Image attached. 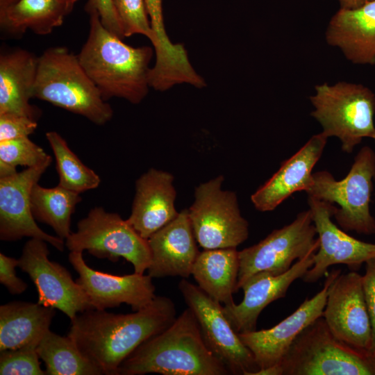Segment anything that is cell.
Returning a JSON list of instances; mask_svg holds the SVG:
<instances>
[{
    "instance_id": "6da1fadb",
    "label": "cell",
    "mask_w": 375,
    "mask_h": 375,
    "mask_svg": "<svg viewBox=\"0 0 375 375\" xmlns=\"http://www.w3.org/2000/svg\"><path fill=\"white\" fill-rule=\"evenodd\" d=\"M172 300L156 296L128 314L90 309L71 321L68 336L80 351L106 375H118L122 362L141 344L169 327L176 318Z\"/></svg>"
},
{
    "instance_id": "7a4b0ae2",
    "label": "cell",
    "mask_w": 375,
    "mask_h": 375,
    "mask_svg": "<svg viewBox=\"0 0 375 375\" xmlns=\"http://www.w3.org/2000/svg\"><path fill=\"white\" fill-rule=\"evenodd\" d=\"M89 15L88 37L77 55L81 66L105 101L117 97L140 103L150 88L153 48L125 44L103 26L97 12Z\"/></svg>"
},
{
    "instance_id": "3957f363",
    "label": "cell",
    "mask_w": 375,
    "mask_h": 375,
    "mask_svg": "<svg viewBox=\"0 0 375 375\" xmlns=\"http://www.w3.org/2000/svg\"><path fill=\"white\" fill-rule=\"evenodd\" d=\"M227 375L226 366L206 344L188 307L161 333L141 344L120 365L118 375Z\"/></svg>"
},
{
    "instance_id": "277c9868",
    "label": "cell",
    "mask_w": 375,
    "mask_h": 375,
    "mask_svg": "<svg viewBox=\"0 0 375 375\" xmlns=\"http://www.w3.org/2000/svg\"><path fill=\"white\" fill-rule=\"evenodd\" d=\"M254 375H375V356L340 341L320 317L299 333L278 365Z\"/></svg>"
},
{
    "instance_id": "5b68a950",
    "label": "cell",
    "mask_w": 375,
    "mask_h": 375,
    "mask_svg": "<svg viewBox=\"0 0 375 375\" xmlns=\"http://www.w3.org/2000/svg\"><path fill=\"white\" fill-rule=\"evenodd\" d=\"M33 98L45 101L103 125L113 115L78 56L65 47H50L38 57Z\"/></svg>"
},
{
    "instance_id": "8992f818",
    "label": "cell",
    "mask_w": 375,
    "mask_h": 375,
    "mask_svg": "<svg viewBox=\"0 0 375 375\" xmlns=\"http://www.w3.org/2000/svg\"><path fill=\"white\" fill-rule=\"evenodd\" d=\"M310 97L311 112L328 138L336 137L343 151L350 153L363 138L375 134V95L367 87L345 81L324 83Z\"/></svg>"
},
{
    "instance_id": "52a82bcc",
    "label": "cell",
    "mask_w": 375,
    "mask_h": 375,
    "mask_svg": "<svg viewBox=\"0 0 375 375\" xmlns=\"http://www.w3.org/2000/svg\"><path fill=\"white\" fill-rule=\"evenodd\" d=\"M375 178V152L368 146L361 148L342 180L337 181L327 171L312 174V183L306 192L308 197L336 204L333 216L344 231L375 234V219L369 203Z\"/></svg>"
},
{
    "instance_id": "ba28073f",
    "label": "cell",
    "mask_w": 375,
    "mask_h": 375,
    "mask_svg": "<svg viewBox=\"0 0 375 375\" xmlns=\"http://www.w3.org/2000/svg\"><path fill=\"white\" fill-rule=\"evenodd\" d=\"M65 246L70 251L86 250L97 258L112 262L123 258L138 274H144L151 262L148 240L127 219L101 207L92 208L78 222L77 231L65 240Z\"/></svg>"
},
{
    "instance_id": "9c48e42d",
    "label": "cell",
    "mask_w": 375,
    "mask_h": 375,
    "mask_svg": "<svg viewBox=\"0 0 375 375\" xmlns=\"http://www.w3.org/2000/svg\"><path fill=\"white\" fill-rule=\"evenodd\" d=\"M218 176L196 188L188 209L197 243L203 249L237 248L249 237V223L242 216L236 194L222 189Z\"/></svg>"
},
{
    "instance_id": "30bf717a",
    "label": "cell",
    "mask_w": 375,
    "mask_h": 375,
    "mask_svg": "<svg viewBox=\"0 0 375 375\" xmlns=\"http://www.w3.org/2000/svg\"><path fill=\"white\" fill-rule=\"evenodd\" d=\"M308 208L289 224L271 232L258 243L239 251L240 268L237 292L253 275L267 272L274 275L286 272L294 262L317 251L319 241Z\"/></svg>"
},
{
    "instance_id": "8fae6325",
    "label": "cell",
    "mask_w": 375,
    "mask_h": 375,
    "mask_svg": "<svg viewBox=\"0 0 375 375\" xmlns=\"http://www.w3.org/2000/svg\"><path fill=\"white\" fill-rule=\"evenodd\" d=\"M178 289L194 314L203 338L210 350L235 375H254L260 369L251 351L226 318L222 303L212 299L186 278Z\"/></svg>"
},
{
    "instance_id": "7c38bea8",
    "label": "cell",
    "mask_w": 375,
    "mask_h": 375,
    "mask_svg": "<svg viewBox=\"0 0 375 375\" xmlns=\"http://www.w3.org/2000/svg\"><path fill=\"white\" fill-rule=\"evenodd\" d=\"M47 242L31 238L24 246L18 267L35 285L38 303L58 309L72 321L85 310L93 309L81 287L67 269L49 258Z\"/></svg>"
},
{
    "instance_id": "4fadbf2b",
    "label": "cell",
    "mask_w": 375,
    "mask_h": 375,
    "mask_svg": "<svg viewBox=\"0 0 375 375\" xmlns=\"http://www.w3.org/2000/svg\"><path fill=\"white\" fill-rule=\"evenodd\" d=\"M322 317L340 341L370 353L372 328L362 287V275L341 273L331 283Z\"/></svg>"
},
{
    "instance_id": "5bb4252c",
    "label": "cell",
    "mask_w": 375,
    "mask_h": 375,
    "mask_svg": "<svg viewBox=\"0 0 375 375\" xmlns=\"http://www.w3.org/2000/svg\"><path fill=\"white\" fill-rule=\"evenodd\" d=\"M319 247L314 254L313 265L302 277L307 283H313L326 274L329 267L346 265L357 272L368 260L375 257V244L359 240L346 233L332 220L336 206L308 197Z\"/></svg>"
},
{
    "instance_id": "9a60e30c",
    "label": "cell",
    "mask_w": 375,
    "mask_h": 375,
    "mask_svg": "<svg viewBox=\"0 0 375 375\" xmlns=\"http://www.w3.org/2000/svg\"><path fill=\"white\" fill-rule=\"evenodd\" d=\"M51 157L42 163L0 178V239L16 241L24 237L44 240L62 251L65 242L49 235L36 223L31 207L33 186L49 167Z\"/></svg>"
},
{
    "instance_id": "2e32d148",
    "label": "cell",
    "mask_w": 375,
    "mask_h": 375,
    "mask_svg": "<svg viewBox=\"0 0 375 375\" xmlns=\"http://www.w3.org/2000/svg\"><path fill=\"white\" fill-rule=\"evenodd\" d=\"M68 259L78 274L76 283L94 309L106 310L126 303L136 311L149 305L156 297L153 278L149 274L134 272L117 276L94 270L84 260L83 251H70Z\"/></svg>"
},
{
    "instance_id": "e0dca14e",
    "label": "cell",
    "mask_w": 375,
    "mask_h": 375,
    "mask_svg": "<svg viewBox=\"0 0 375 375\" xmlns=\"http://www.w3.org/2000/svg\"><path fill=\"white\" fill-rule=\"evenodd\" d=\"M340 273V269L328 273L322 289L312 298L306 299L295 311L276 326L238 333L242 342L253 353L260 369L278 365L299 333L322 317L328 287Z\"/></svg>"
},
{
    "instance_id": "ac0fdd59",
    "label": "cell",
    "mask_w": 375,
    "mask_h": 375,
    "mask_svg": "<svg viewBox=\"0 0 375 375\" xmlns=\"http://www.w3.org/2000/svg\"><path fill=\"white\" fill-rule=\"evenodd\" d=\"M315 252L297 260L281 274L260 272L251 276L241 288L244 292L242 301L239 304L223 306L224 312L233 329L238 333L256 331L262 310L270 303L283 298L291 284L302 278L313 265Z\"/></svg>"
},
{
    "instance_id": "d6986e66",
    "label": "cell",
    "mask_w": 375,
    "mask_h": 375,
    "mask_svg": "<svg viewBox=\"0 0 375 375\" xmlns=\"http://www.w3.org/2000/svg\"><path fill=\"white\" fill-rule=\"evenodd\" d=\"M151 262L147 269L151 278L192 275L199 253L188 210L180 212L171 222L154 233L148 240Z\"/></svg>"
},
{
    "instance_id": "ffe728a7",
    "label": "cell",
    "mask_w": 375,
    "mask_h": 375,
    "mask_svg": "<svg viewBox=\"0 0 375 375\" xmlns=\"http://www.w3.org/2000/svg\"><path fill=\"white\" fill-rule=\"evenodd\" d=\"M328 137L322 132L312 135L277 172L251 196L254 207L260 212L274 210L298 191L306 192L312 183V169L324 150Z\"/></svg>"
},
{
    "instance_id": "44dd1931",
    "label": "cell",
    "mask_w": 375,
    "mask_h": 375,
    "mask_svg": "<svg viewBox=\"0 0 375 375\" xmlns=\"http://www.w3.org/2000/svg\"><path fill=\"white\" fill-rule=\"evenodd\" d=\"M172 174L151 168L135 182V194L127 221L144 239L171 222L178 215Z\"/></svg>"
},
{
    "instance_id": "7402d4cb",
    "label": "cell",
    "mask_w": 375,
    "mask_h": 375,
    "mask_svg": "<svg viewBox=\"0 0 375 375\" xmlns=\"http://www.w3.org/2000/svg\"><path fill=\"white\" fill-rule=\"evenodd\" d=\"M325 38L351 62L375 65V0L354 9L340 8L329 22Z\"/></svg>"
},
{
    "instance_id": "603a6c76",
    "label": "cell",
    "mask_w": 375,
    "mask_h": 375,
    "mask_svg": "<svg viewBox=\"0 0 375 375\" xmlns=\"http://www.w3.org/2000/svg\"><path fill=\"white\" fill-rule=\"evenodd\" d=\"M38 57L22 49L0 55V114L38 120L41 110L30 103L36 79Z\"/></svg>"
},
{
    "instance_id": "cb8c5ba5",
    "label": "cell",
    "mask_w": 375,
    "mask_h": 375,
    "mask_svg": "<svg viewBox=\"0 0 375 375\" xmlns=\"http://www.w3.org/2000/svg\"><path fill=\"white\" fill-rule=\"evenodd\" d=\"M55 308L16 301L0 306V351L38 346L49 330Z\"/></svg>"
},
{
    "instance_id": "d4e9b609",
    "label": "cell",
    "mask_w": 375,
    "mask_h": 375,
    "mask_svg": "<svg viewBox=\"0 0 375 375\" xmlns=\"http://www.w3.org/2000/svg\"><path fill=\"white\" fill-rule=\"evenodd\" d=\"M240 268L237 248L203 249L192 267L197 285L208 296L224 306L234 303Z\"/></svg>"
},
{
    "instance_id": "484cf974",
    "label": "cell",
    "mask_w": 375,
    "mask_h": 375,
    "mask_svg": "<svg viewBox=\"0 0 375 375\" xmlns=\"http://www.w3.org/2000/svg\"><path fill=\"white\" fill-rule=\"evenodd\" d=\"M66 15L56 0H20L0 14L1 31L20 36L31 29L35 34L44 35L61 26Z\"/></svg>"
},
{
    "instance_id": "4316f807",
    "label": "cell",
    "mask_w": 375,
    "mask_h": 375,
    "mask_svg": "<svg viewBox=\"0 0 375 375\" xmlns=\"http://www.w3.org/2000/svg\"><path fill=\"white\" fill-rule=\"evenodd\" d=\"M80 194L59 185L44 188L36 183L31 192V207L35 220L51 226L57 236L66 240L72 233L71 219Z\"/></svg>"
},
{
    "instance_id": "83f0119b",
    "label": "cell",
    "mask_w": 375,
    "mask_h": 375,
    "mask_svg": "<svg viewBox=\"0 0 375 375\" xmlns=\"http://www.w3.org/2000/svg\"><path fill=\"white\" fill-rule=\"evenodd\" d=\"M45 364L47 375H100L101 371L88 360L67 335L50 331L45 333L36 348Z\"/></svg>"
},
{
    "instance_id": "f1b7e54d",
    "label": "cell",
    "mask_w": 375,
    "mask_h": 375,
    "mask_svg": "<svg viewBox=\"0 0 375 375\" xmlns=\"http://www.w3.org/2000/svg\"><path fill=\"white\" fill-rule=\"evenodd\" d=\"M46 138L55 156L58 185L79 194L99 185V175L82 162L58 133L47 132Z\"/></svg>"
},
{
    "instance_id": "f546056e",
    "label": "cell",
    "mask_w": 375,
    "mask_h": 375,
    "mask_svg": "<svg viewBox=\"0 0 375 375\" xmlns=\"http://www.w3.org/2000/svg\"><path fill=\"white\" fill-rule=\"evenodd\" d=\"M144 1L156 38V44L153 47L156 60L163 65L176 63L183 56L184 47L183 44L172 43L168 38L162 15V0Z\"/></svg>"
},
{
    "instance_id": "4dcf8cb0",
    "label": "cell",
    "mask_w": 375,
    "mask_h": 375,
    "mask_svg": "<svg viewBox=\"0 0 375 375\" xmlns=\"http://www.w3.org/2000/svg\"><path fill=\"white\" fill-rule=\"evenodd\" d=\"M120 19L124 36L142 34L156 45V38L151 28L144 0H112Z\"/></svg>"
},
{
    "instance_id": "1f68e13d",
    "label": "cell",
    "mask_w": 375,
    "mask_h": 375,
    "mask_svg": "<svg viewBox=\"0 0 375 375\" xmlns=\"http://www.w3.org/2000/svg\"><path fill=\"white\" fill-rule=\"evenodd\" d=\"M51 156L28 137L0 142V160L17 167H31L46 161Z\"/></svg>"
},
{
    "instance_id": "d6a6232c",
    "label": "cell",
    "mask_w": 375,
    "mask_h": 375,
    "mask_svg": "<svg viewBox=\"0 0 375 375\" xmlns=\"http://www.w3.org/2000/svg\"><path fill=\"white\" fill-rule=\"evenodd\" d=\"M36 348V346H26L0 351V374H46L45 371L40 367V357Z\"/></svg>"
},
{
    "instance_id": "836d02e7",
    "label": "cell",
    "mask_w": 375,
    "mask_h": 375,
    "mask_svg": "<svg viewBox=\"0 0 375 375\" xmlns=\"http://www.w3.org/2000/svg\"><path fill=\"white\" fill-rule=\"evenodd\" d=\"M38 127L37 121L15 114H0V142L28 137Z\"/></svg>"
},
{
    "instance_id": "e575fe53",
    "label": "cell",
    "mask_w": 375,
    "mask_h": 375,
    "mask_svg": "<svg viewBox=\"0 0 375 375\" xmlns=\"http://www.w3.org/2000/svg\"><path fill=\"white\" fill-rule=\"evenodd\" d=\"M85 10L98 13L103 26L121 39L124 38L122 24L112 0H88Z\"/></svg>"
},
{
    "instance_id": "d590c367",
    "label": "cell",
    "mask_w": 375,
    "mask_h": 375,
    "mask_svg": "<svg viewBox=\"0 0 375 375\" xmlns=\"http://www.w3.org/2000/svg\"><path fill=\"white\" fill-rule=\"evenodd\" d=\"M365 264L362 287L372 328L370 353L375 356V257L368 260Z\"/></svg>"
},
{
    "instance_id": "8d00e7d4",
    "label": "cell",
    "mask_w": 375,
    "mask_h": 375,
    "mask_svg": "<svg viewBox=\"0 0 375 375\" xmlns=\"http://www.w3.org/2000/svg\"><path fill=\"white\" fill-rule=\"evenodd\" d=\"M19 260L0 253V283L11 294H20L27 289V284L16 275Z\"/></svg>"
},
{
    "instance_id": "74e56055",
    "label": "cell",
    "mask_w": 375,
    "mask_h": 375,
    "mask_svg": "<svg viewBox=\"0 0 375 375\" xmlns=\"http://www.w3.org/2000/svg\"><path fill=\"white\" fill-rule=\"evenodd\" d=\"M340 4V8L354 9L373 0H337Z\"/></svg>"
},
{
    "instance_id": "f35d334b",
    "label": "cell",
    "mask_w": 375,
    "mask_h": 375,
    "mask_svg": "<svg viewBox=\"0 0 375 375\" xmlns=\"http://www.w3.org/2000/svg\"><path fill=\"white\" fill-rule=\"evenodd\" d=\"M17 172L16 167L0 160V178L10 176Z\"/></svg>"
},
{
    "instance_id": "ab89813d",
    "label": "cell",
    "mask_w": 375,
    "mask_h": 375,
    "mask_svg": "<svg viewBox=\"0 0 375 375\" xmlns=\"http://www.w3.org/2000/svg\"><path fill=\"white\" fill-rule=\"evenodd\" d=\"M65 9L67 14L69 15L74 8L75 3L78 0H56Z\"/></svg>"
},
{
    "instance_id": "60d3db41",
    "label": "cell",
    "mask_w": 375,
    "mask_h": 375,
    "mask_svg": "<svg viewBox=\"0 0 375 375\" xmlns=\"http://www.w3.org/2000/svg\"><path fill=\"white\" fill-rule=\"evenodd\" d=\"M20 0H0V14L17 4Z\"/></svg>"
},
{
    "instance_id": "b9f144b4",
    "label": "cell",
    "mask_w": 375,
    "mask_h": 375,
    "mask_svg": "<svg viewBox=\"0 0 375 375\" xmlns=\"http://www.w3.org/2000/svg\"><path fill=\"white\" fill-rule=\"evenodd\" d=\"M372 139H373V140H374V142H375V134H374V135L373 136Z\"/></svg>"
}]
</instances>
